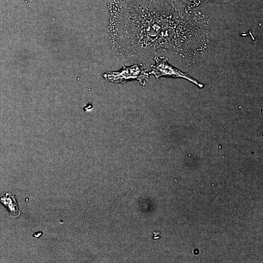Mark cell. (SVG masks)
<instances>
[{
  "label": "cell",
  "mask_w": 263,
  "mask_h": 263,
  "mask_svg": "<svg viewBox=\"0 0 263 263\" xmlns=\"http://www.w3.org/2000/svg\"><path fill=\"white\" fill-rule=\"evenodd\" d=\"M149 73L144 69L141 63L129 66H123L119 71L103 74V77L107 81L116 84H125L136 80L142 85L146 84L149 78Z\"/></svg>",
  "instance_id": "cell-2"
},
{
  "label": "cell",
  "mask_w": 263,
  "mask_h": 263,
  "mask_svg": "<svg viewBox=\"0 0 263 263\" xmlns=\"http://www.w3.org/2000/svg\"><path fill=\"white\" fill-rule=\"evenodd\" d=\"M111 9L110 35L113 48L124 59L138 60L158 48H169L174 27L152 18L144 0H117Z\"/></svg>",
  "instance_id": "cell-1"
},
{
  "label": "cell",
  "mask_w": 263,
  "mask_h": 263,
  "mask_svg": "<svg viewBox=\"0 0 263 263\" xmlns=\"http://www.w3.org/2000/svg\"><path fill=\"white\" fill-rule=\"evenodd\" d=\"M0 203L6 208L10 216L13 218L18 217L20 211L15 195L11 191H4L0 194Z\"/></svg>",
  "instance_id": "cell-4"
},
{
  "label": "cell",
  "mask_w": 263,
  "mask_h": 263,
  "mask_svg": "<svg viewBox=\"0 0 263 263\" xmlns=\"http://www.w3.org/2000/svg\"><path fill=\"white\" fill-rule=\"evenodd\" d=\"M155 64L150 66L151 70L150 75H153L156 78L161 77L174 78H184L195 84L200 88L204 87V84L193 78L187 73H184L173 67L168 62V58L164 56L153 57Z\"/></svg>",
  "instance_id": "cell-3"
}]
</instances>
